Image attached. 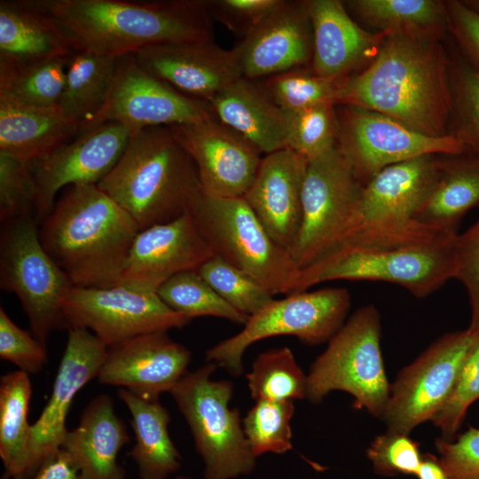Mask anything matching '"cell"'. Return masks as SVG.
<instances>
[{"label": "cell", "mask_w": 479, "mask_h": 479, "mask_svg": "<svg viewBox=\"0 0 479 479\" xmlns=\"http://www.w3.org/2000/svg\"><path fill=\"white\" fill-rule=\"evenodd\" d=\"M336 105L378 112L428 136L451 134V73L436 36L387 34L368 67L343 80Z\"/></svg>", "instance_id": "obj_1"}, {"label": "cell", "mask_w": 479, "mask_h": 479, "mask_svg": "<svg viewBox=\"0 0 479 479\" xmlns=\"http://www.w3.org/2000/svg\"><path fill=\"white\" fill-rule=\"evenodd\" d=\"M51 17L75 51L119 58L157 44L209 42L205 0H28Z\"/></svg>", "instance_id": "obj_2"}, {"label": "cell", "mask_w": 479, "mask_h": 479, "mask_svg": "<svg viewBox=\"0 0 479 479\" xmlns=\"http://www.w3.org/2000/svg\"><path fill=\"white\" fill-rule=\"evenodd\" d=\"M139 231L98 185H73L41 221L39 238L74 287H111L118 285Z\"/></svg>", "instance_id": "obj_3"}, {"label": "cell", "mask_w": 479, "mask_h": 479, "mask_svg": "<svg viewBox=\"0 0 479 479\" xmlns=\"http://www.w3.org/2000/svg\"><path fill=\"white\" fill-rule=\"evenodd\" d=\"M97 185L140 231L183 216L200 191L192 158L167 126L131 133L119 161Z\"/></svg>", "instance_id": "obj_4"}, {"label": "cell", "mask_w": 479, "mask_h": 479, "mask_svg": "<svg viewBox=\"0 0 479 479\" xmlns=\"http://www.w3.org/2000/svg\"><path fill=\"white\" fill-rule=\"evenodd\" d=\"M442 166L436 155H424L389 166L372 177L363 185L344 240L328 257L346 250L421 243L452 235L416 219Z\"/></svg>", "instance_id": "obj_5"}, {"label": "cell", "mask_w": 479, "mask_h": 479, "mask_svg": "<svg viewBox=\"0 0 479 479\" xmlns=\"http://www.w3.org/2000/svg\"><path fill=\"white\" fill-rule=\"evenodd\" d=\"M214 255L243 271L273 295L294 293L301 270L268 234L243 197L200 191L189 211Z\"/></svg>", "instance_id": "obj_6"}, {"label": "cell", "mask_w": 479, "mask_h": 479, "mask_svg": "<svg viewBox=\"0 0 479 479\" xmlns=\"http://www.w3.org/2000/svg\"><path fill=\"white\" fill-rule=\"evenodd\" d=\"M381 334L378 310L372 304L357 309L311 364L307 398L318 404L332 391H344L353 397L354 408L381 418L390 389Z\"/></svg>", "instance_id": "obj_7"}, {"label": "cell", "mask_w": 479, "mask_h": 479, "mask_svg": "<svg viewBox=\"0 0 479 479\" xmlns=\"http://www.w3.org/2000/svg\"><path fill=\"white\" fill-rule=\"evenodd\" d=\"M214 362L186 373L171 390L204 463V479H234L252 473L256 457L245 436L240 411L230 408L233 385L214 381Z\"/></svg>", "instance_id": "obj_8"}, {"label": "cell", "mask_w": 479, "mask_h": 479, "mask_svg": "<svg viewBox=\"0 0 479 479\" xmlns=\"http://www.w3.org/2000/svg\"><path fill=\"white\" fill-rule=\"evenodd\" d=\"M457 234L402 246L340 252L301 272L294 293L337 279L398 285L417 298L438 290L455 274Z\"/></svg>", "instance_id": "obj_9"}, {"label": "cell", "mask_w": 479, "mask_h": 479, "mask_svg": "<svg viewBox=\"0 0 479 479\" xmlns=\"http://www.w3.org/2000/svg\"><path fill=\"white\" fill-rule=\"evenodd\" d=\"M0 286L19 298L33 335L46 345L51 333L67 328L61 301L73 287L43 247L34 214L2 223Z\"/></svg>", "instance_id": "obj_10"}, {"label": "cell", "mask_w": 479, "mask_h": 479, "mask_svg": "<svg viewBox=\"0 0 479 479\" xmlns=\"http://www.w3.org/2000/svg\"><path fill=\"white\" fill-rule=\"evenodd\" d=\"M363 185L338 144L308 161L302 224L290 252L301 271L340 247L356 214Z\"/></svg>", "instance_id": "obj_11"}, {"label": "cell", "mask_w": 479, "mask_h": 479, "mask_svg": "<svg viewBox=\"0 0 479 479\" xmlns=\"http://www.w3.org/2000/svg\"><path fill=\"white\" fill-rule=\"evenodd\" d=\"M349 307V293L344 287L303 291L274 299L250 316L241 331L208 349L206 361L240 376L242 357L250 345L278 335L295 336L309 345L320 344L342 327Z\"/></svg>", "instance_id": "obj_12"}, {"label": "cell", "mask_w": 479, "mask_h": 479, "mask_svg": "<svg viewBox=\"0 0 479 479\" xmlns=\"http://www.w3.org/2000/svg\"><path fill=\"white\" fill-rule=\"evenodd\" d=\"M477 331L468 326L444 334L398 373L381 417L387 430L410 434L433 420L452 393Z\"/></svg>", "instance_id": "obj_13"}, {"label": "cell", "mask_w": 479, "mask_h": 479, "mask_svg": "<svg viewBox=\"0 0 479 479\" xmlns=\"http://www.w3.org/2000/svg\"><path fill=\"white\" fill-rule=\"evenodd\" d=\"M61 306L67 329H87L108 348L140 334L181 328L191 321L167 306L157 293L120 285L70 287Z\"/></svg>", "instance_id": "obj_14"}, {"label": "cell", "mask_w": 479, "mask_h": 479, "mask_svg": "<svg viewBox=\"0 0 479 479\" xmlns=\"http://www.w3.org/2000/svg\"><path fill=\"white\" fill-rule=\"evenodd\" d=\"M338 146L365 184L381 169L424 155L458 156L467 151L455 133L431 137L378 112L343 106Z\"/></svg>", "instance_id": "obj_15"}, {"label": "cell", "mask_w": 479, "mask_h": 479, "mask_svg": "<svg viewBox=\"0 0 479 479\" xmlns=\"http://www.w3.org/2000/svg\"><path fill=\"white\" fill-rule=\"evenodd\" d=\"M211 119L216 118L208 102L181 93L145 71L134 54H127L117 58L106 103L88 130L105 122H116L131 134L151 127Z\"/></svg>", "instance_id": "obj_16"}, {"label": "cell", "mask_w": 479, "mask_h": 479, "mask_svg": "<svg viewBox=\"0 0 479 479\" xmlns=\"http://www.w3.org/2000/svg\"><path fill=\"white\" fill-rule=\"evenodd\" d=\"M67 342L53 382L51 396L32 424L26 468L22 479H29L56 454L67 433V414L76 394L98 377L108 347L83 328L67 329Z\"/></svg>", "instance_id": "obj_17"}, {"label": "cell", "mask_w": 479, "mask_h": 479, "mask_svg": "<svg viewBox=\"0 0 479 479\" xmlns=\"http://www.w3.org/2000/svg\"><path fill=\"white\" fill-rule=\"evenodd\" d=\"M130 136L122 125L105 122L32 161L37 192L35 216L38 222L51 212L60 190L73 185H97L119 161Z\"/></svg>", "instance_id": "obj_18"}, {"label": "cell", "mask_w": 479, "mask_h": 479, "mask_svg": "<svg viewBox=\"0 0 479 479\" xmlns=\"http://www.w3.org/2000/svg\"><path fill=\"white\" fill-rule=\"evenodd\" d=\"M192 158L202 192L218 197H243L251 186L262 153L217 119L169 126Z\"/></svg>", "instance_id": "obj_19"}, {"label": "cell", "mask_w": 479, "mask_h": 479, "mask_svg": "<svg viewBox=\"0 0 479 479\" xmlns=\"http://www.w3.org/2000/svg\"><path fill=\"white\" fill-rule=\"evenodd\" d=\"M213 255L193 217L186 212L172 221L139 231L118 285L157 293L171 277L197 271Z\"/></svg>", "instance_id": "obj_20"}, {"label": "cell", "mask_w": 479, "mask_h": 479, "mask_svg": "<svg viewBox=\"0 0 479 479\" xmlns=\"http://www.w3.org/2000/svg\"><path fill=\"white\" fill-rule=\"evenodd\" d=\"M191 352L167 332L140 334L108 348L98 381L149 401L171 392L187 373Z\"/></svg>", "instance_id": "obj_21"}, {"label": "cell", "mask_w": 479, "mask_h": 479, "mask_svg": "<svg viewBox=\"0 0 479 479\" xmlns=\"http://www.w3.org/2000/svg\"><path fill=\"white\" fill-rule=\"evenodd\" d=\"M134 56L150 75L206 102L243 77L235 48L226 50L214 41L157 44Z\"/></svg>", "instance_id": "obj_22"}, {"label": "cell", "mask_w": 479, "mask_h": 479, "mask_svg": "<svg viewBox=\"0 0 479 479\" xmlns=\"http://www.w3.org/2000/svg\"><path fill=\"white\" fill-rule=\"evenodd\" d=\"M242 76L267 78L311 61L313 37L307 1H287L234 47Z\"/></svg>", "instance_id": "obj_23"}, {"label": "cell", "mask_w": 479, "mask_h": 479, "mask_svg": "<svg viewBox=\"0 0 479 479\" xmlns=\"http://www.w3.org/2000/svg\"><path fill=\"white\" fill-rule=\"evenodd\" d=\"M307 164L289 148L265 154L243 196L271 238L289 253L301 228Z\"/></svg>", "instance_id": "obj_24"}, {"label": "cell", "mask_w": 479, "mask_h": 479, "mask_svg": "<svg viewBox=\"0 0 479 479\" xmlns=\"http://www.w3.org/2000/svg\"><path fill=\"white\" fill-rule=\"evenodd\" d=\"M313 50L310 68L318 75L343 78L375 58L387 34L361 27L338 0H308Z\"/></svg>", "instance_id": "obj_25"}, {"label": "cell", "mask_w": 479, "mask_h": 479, "mask_svg": "<svg viewBox=\"0 0 479 479\" xmlns=\"http://www.w3.org/2000/svg\"><path fill=\"white\" fill-rule=\"evenodd\" d=\"M216 118L262 153L288 147L291 113L281 108L259 80L240 77L209 102Z\"/></svg>", "instance_id": "obj_26"}, {"label": "cell", "mask_w": 479, "mask_h": 479, "mask_svg": "<svg viewBox=\"0 0 479 479\" xmlns=\"http://www.w3.org/2000/svg\"><path fill=\"white\" fill-rule=\"evenodd\" d=\"M130 440L112 398L104 394L86 405L77 427L67 431L61 449L70 455L82 479H126L117 458Z\"/></svg>", "instance_id": "obj_27"}, {"label": "cell", "mask_w": 479, "mask_h": 479, "mask_svg": "<svg viewBox=\"0 0 479 479\" xmlns=\"http://www.w3.org/2000/svg\"><path fill=\"white\" fill-rule=\"evenodd\" d=\"M75 52L59 24L28 0L0 1V66L31 64Z\"/></svg>", "instance_id": "obj_28"}, {"label": "cell", "mask_w": 479, "mask_h": 479, "mask_svg": "<svg viewBox=\"0 0 479 479\" xmlns=\"http://www.w3.org/2000/svg\"><path fill=\"white\" fill-rule=\"evenodd\" d=\"M80 133L79 126L58 107L23 106L0 97V152L32 162Z\"/></svg>", "instance_id": "obj_29"}, {"label": "cell", "mask_w": 479, "mask_h": 479, "mask_svg": "<svg viewBox=\"0 0 479 479\" xmlns=\"http://www.w3.org/2000/svg\"><path fill=\"white\" fill-rule=\"evenodd\" d=\"M118 397L131 417L135 444L129 455L140 479H169L179 470L182 457L169 434L168 410L159 400H145L124 389Z\"/></svg>", "instance_id": "obj_30"}, {"label": "cell", "mask_w": 479, "mask_h": 479, "mask_svg": "<svg viewBox=\"0 0 479 479\" xmlns=\"http://www.w3.org/2000/svg\"><path fill=\"white\" fill-rule=\"evenodd\" d=\"M479 206V158L443 161L440 176L417 213L420 223L456 234L463 216Z\"/></svg>", "instance_id": "obj_31"}, {"label": "cell", "mask_w": 479, "mask_h": 479, "mask_svg": "<svg viewBox=\"0 0 479 479\" xmlns=\"http://www.w3.org/2000/svg\"><path fill=\"white\" fill-rule=\"evenodd\" d=\"M116 63L117 58L89 51L71 56L58 108L79 126L80 133L88 130L106 103Z\"/></svg>", "instance_id": "obj_32"}, {"label": "cell", "mask_w": 479, "mask_h": 479, "mask_svg": "<svg viewBox=\"0 0 479 479\" xmlns=\"http://www.w3.org/2000/svg\"><path fill=\"white\" fill-rule=\"evenodd\" d=\"M32 396L29 374L17 370L0 379V458L7 479H22L31 438L27 414Z\"/></svg>", "instance_id": "obj_33"}, {"label": "cell", "mask_w": 479, "mask_h": 479, "mask_svg": "<svg viewBox=\"0 0 479 479\" xmlns=\"http://www.w3.org/2000/svg\"><path fill=\"white\" fill-rule=\"evenodd\" d=\"M344 4L364 22L385 34L436 37L447 25L446 2L437 0H351Z\"/></svg>", "instance_id": "obj_34"}, {"label": "cell", "mask_w": 479, "mask_h": 479, "mask_svg": "<svg viewBox=\"0 0 479 479\" xmlns=\"http://www.w3.org/2000/svg\"><path fill=\"white\" fill-rule=\"evenodd\" d=\"M70 58L0 66V97L32 107H58Z\"/></svg>", "instance_id": "obj_35"}, {"label": "cell", "mask_w": 479, "mask_h": 479, "mask_svg": "<svg viewBox=\"0 0 479 479\" xmlns=\"http://www.w3.org/2000/svg\"><path fill=\"white\" fill-rule=\"evenodd\" d=\"M247 386L255 401H294L307 398L308 377L289 348L259 354L247 374Z\"/></svg>", "instance_id": "obj_36"}, {"label": "cell", "mask_w": 479, "mask_h": 479, "mask_svg": "<svg viewBox=\"0 0 479 479\" xmlns=\"http://www.w3.org/2000/svg\"><path fill=\"white\" fill-rule=\"evenodd\" d=\"M157 294L171 310L190 320L210 316L244 326L249 318L225 302L197 271L176 274L160 287Z\"/></svg>", "instance_id": "obj_37"}, {"label": "cell", "mask_w": 479, "mask_h": 479, "mask_svg": "<svg viewBox=\"0 0 479 479\" xmlns=\"http://www.w3.org/2000/svg\"><path fill=\"white\" fill-rule=\"evenodd\" d=\"M294 68L263 79L273 100L285 111L295 113L319 105L336 106L343 78L326 77L310 67Z\"/></svg>", "instance_id": "obj_38"}, {"label": "cell", "mask_w": 479, "mask_h": 479, "mask_svg": "<svg viewBox=\"0 0 479 479\" xmlns=\"http://www.w3.org/2000/svg\"><path fill=\"white\" fill-rule=\"evenodd\" d=\"M294 401H256L242 420L245 436L255 457L283 454L293 448L291 420Z\"/></svg>", "instance_id": "obj_39"}, {"label": "cell", "mask_w": 479, "mask_h": 479, "mask_svg": "<svg viewBox=\"0 0 479 479\" xmlns=\"http://www.w3.org/2000/svg\"><path fill=\"white\" fill-rule=\"evenodd\" d=\"M197 272L225 302L248 317L274 300L273 294L255 279L216 255Z\"/></svg>", "instance_id": "obj_40"}, {"label": "cell", "mask_w": 479, "mask_h": 479, "mask_svg": "<svg viewBox=\"0 0 479 479\" xmlns=\"http://www.w3.org/2000/svg\"><path fill=\"white\" fill-rule=\"evenodd\" d=\"M334 105L325 104L291 113L288 147L307 161L338 144L339 120Z\"/></svg>", "instance_id": "obj_41"}, {"label": "cell", "mask_w": 479, "mask_h": 479, "mask_svg": "<svg viewBox=\"0 0 479 479\" xmlns=\"http://www.w3.org/2000/svg\"><path fill=\"white\" fill-rule=\"evenodd\" d=\"M452 113L457 131L479 158V70L473 65L458 63L451 72Z\"/></svg>", "instance_id": "obj_42"}, {"label": "cell", "mask_w": 479, "mask_h": 479, "mask_svg": "<svg viewBox=\"0 0 479 479\" xmlns=\"http://www.w3.org/2000/svg\"><path fill=\"white\" fill-rule=\"evenodd\" d=\"M36 185L31 162L0 152V220L34 214Z\"/></svg>", "instance_id": "obj_43"}, {"label": "cell", "mask_w": 479, "mask_h": 479, "mask_svg": "<svg viewBox=\"0 0 479 479\" xmlns=\"http://www.w3.org/2000/svg\"><path fill=\"white\" fill-rule=\"evenodd\" d=\"M479 399V327L459 372L451 397L433 419L443 438L452 441L460 428L470 405Z\"/></svg>", "instance_id": "obj_44"}, {"label": "cell", "mask_w": 479, "mask_h": 479, "mask_svg": "<svg viewBox=\"0 0 479 479\" xmlns=\"http://www.w3.org/2000/svg\"><path fill=\"white\" fill-rule=\"evenodd\" d=\"M366 454L374 469L388 475H416L422 461L419 444L410 434L389 430L373 438Z\"/></svg>", "instance_id": "obj_45"}, {"label": "cell", "mask_w": 479, "mask_h": 479, "mask_svg": "<svg viewBox=\"0 0 479 479\" xmlns=\"http://www.w3.org/2000/svg\"><path fill=\"white\" fill-rule=\"evenodd\" d=\"M0 357L28 374L39 373L47 363L46 345L18 326L0 308Z\"/></svg>", "instance_id": "obj_46"}, {"label": "cell", "mask_w": 479, "mask_h": 479, "mask_svg": "<svg viewBox=\"0 0 479 479\" xmlns=\"http://www.w3.org/2000/svg\"><path fill=\"white\" fill-rule=\"evenodd\" d=\"M282 3L283 0H205L212 20L219 21L243 38Z\"/></svg>", "instance_id": "obj_47"}, {"label": "cell", "mask_w": 479, "mask_h": 479, "mask_svg": "<svg viewBox=\"0 0 479 479\" xmlns=\"http://www.w3.org/2000/svg\"><path fill=\"white\" fill-rule=\"evenodd\" d=\"M436 447L449 479H479V428L470 427L454 441L439 438Z\"/></svg>", "instance_id": "obj_48"}, {"label": "cell", "mask_w": 479, "mask_h": 479, "mask_svg": "<svg viewBox=\"0 0 479 479\" xmlns=\"http://www.w3.org/2000/svg\"><path fill=\"white\" fill-rule=\"evenodd\" d=\"M465 287L471 308L469 326L479 327V219L455 241V274Z\"/></svg>", "instance_id": "obj_49"}, {"label": "cell", "mask_w": 479, "mask_h": 479, "mask_svg": "<svg viewBox=\"0 0 479 479\" xmlns=\"http://www.w3.org/2000/svg\"><path fill=\"white\" fill-rule=\"evenodd\" d=\"M447 26L456 41L479 70V12L464 1H447Z\"/></svg>", "instance_id": "obj_50"}, {"label": "cell", "mask_w": 479, "mask_h": 479, "mask_svg": "<svg viewBox=\"0 0 479 479\" xmlns=\"http://www.w3.org/2000/svg\"><path fill=\"white\" fill-rule=\"evenodd\" d=\"M78 469L70 455L63 449L43 463L29 479H75Z\"/></svg>", "instance_id": "obj_51"}, {"label": "cell", "mask_w": 479, "mask_h": 479, "mask_svg": "<svg viewBox=\"0 0 479 479\" xmlns=\"http://www.w3.org/2000/svg\"><path fill=\"white\" fill-rule=\"evenodd\" d=\"M416 476L418 479H449L439 459L431 454L422 455Z\"/></svg>", "instance_id": "obj_52"}, {"label": "cell", "mask_w": 479, "mask_h": 479, "mask_svg": "<svg viewBox=\"0 0 479 479\" xmlns=\"http://www.w3.org/2000/svg\"><path fill=\"white\" fill-rule=\"evenodd\" d=\"M464 2L474 10L479 12V0H468Z\"/></svg>", "instance_id": "obj_53"}, {"label": "cell", "mask_w": 479, "mask_h": 479, "mask_svg": "<svg viewBox=\"0 0 479 479\" xmlns=\"http://www.w3.org/2000/svg\"><path fill=\"white\" fill-rule=\"evenodd\" d=\"M172 479H191V478H189L187 476H185V475H179V476H177V477L172 478Z\"/></svg>", "instance_id": "obj_54"}, {"label": "cell", "mask_w": 479, "mask_h": 479, "mask_svg": "<svg viewBox=\"0 0 479 479\" xmlns=\"http://www.w3.org/2000/svg\"><path fill=\"white\" fill-rule=\"evenodd\" d=\"M75 479H82L79 475Z\"/></svg>", "instance_id": "obj_55"}]
</instances>
